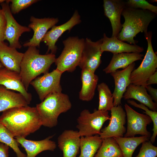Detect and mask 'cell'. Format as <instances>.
<instances>
[{
	"label": "cell",
	"instance_id": "obj_2",
	"mask_svg": "<svg viewBox=\"0 0 157 157\" xmlns=\"http://www.w3.org/2000/svg\"><path fill=\"white\" fill-rule=\"evenodd\" d=\"M56 58L55 54H40L36 47H28L24 53L19 73L22 82L27 91L32 81L41 74L48 72Z\"/></svg>",
	"mask_w": 157,
	"mask_h": 157
},
{
	"label": "cell",
	"instance_id": "obj_27",
	"mask_svg": "<svg viewBox=\"0 0 157 157\" xmlns=\"http://www.w3.org/2000/svg\"><path fill=\"white\" fill-rule=\"evenodd\" d=\"M102 142V139L98 135L81 137V153L78 157H94Z\"/></svg>",
	"mask_w": 157,
	"mask_h": 157
},
{
	"label": "cell",
	"instance_id": "obj_30",
	"mask_svg": "<svg viewBox=\"0 0 157 157\" xmlns=\"http://www.w3.org/2000/svg\"><path fill=\"white\" fill-rule=\"evenodd\" d=\"M0 143L10 147L15 153L17 157H26L19 147V143L8 130L0 123Z\"/></svg>",
	"mask_w": 157,
	"mask_h": 157
},
{
	"label": "cell",
	"instance_id": "obj_40",
	"mask_svg": "<svg viewBox=\"0 0 157 157\" xmlns=\"http://www.w3.org/2000/svg\"><path fill=\"white\" fill-rule=\"evenodd\" d=\"M3 67V65H2V64L0 62V68Z\"/></svg>",
	"mask_w": 157,
	"mask_h": 157
},
{
	"label": "cell",
	"instance_id": "obj_10",
	"mask_svg": "<svg viewBox=\"0 0 157 157\" xmlns=\"http://www.w3.org/2000/svg\"><path fill=\"white\" fill-rule=\"evenodd\" d=\"M1 5L6 21L4 40L9 42L10 47L20 49L22 46L19 41L20 37L24 33L30 32L31 29L28 27L20 25L16 21L13 15L8 3H3Z\"/></svg>",
	"mask_w": 157,
	"mask_h": 157
},
{
	"label": "cell",
	"instance_id": "obj_35",
	"mask_svg": "<svg viewBox=\"0 0 157 157\" xmlns=\"http://www.w3.org/2000/svg\"><path fill=\"white\" fill-rule=\"evenodd\" d=\"M6 21L3 12L0 8V43L4 42Z\"/></svg>",
	"mask_w": 157,
	"mask_h": 157
},
{
	"label": "cell",
	"instance_id": "obj_21",
	"mask_svg": "<svg viewBox=\"0 0 157 157\" xmlns=\"http://www.w3.org/2000/svg\"><path fill=\"white\" fill-rule=\"evenodd\" d=\"M101 45V51H109L113 54L122 53H138L142 52L143 47L136 44H130L119 40L118 38H108L104 33Z\"/></svg>",
	"mask_w": 157,
	"mask_h": 157
},
{
	"label": "cell",
	"instance_id": "obj_32",
	"mask_svg": "<svg viewBox=\"0 0 157 157\" xmlns=\"http://www.w3.org/2000/svg\"><path fill=\"white\" fill-rule=\"evenodd\" d=\"M126 7L147 10L157 14V6L145 0H129L126 2Z\"/></svg>",
	"mask_w": 157,
	"mask_h": 157
},
{
	"label": "cell",
	"instance_id": "obj_19",
	"mask_svg": "<svg viewBox=\"0 0 157 157\" xmlns=\"http://www.w3.org/2000/svg\"><path fill=\"white\" fill-rule=\"evenodd\" d=\"M51 135L40 140H28L23 137L14 138L18 143L25 149L26 157H35L40 152L47 150L54 151L57 146L56 142L50 140Z\"/></svg>",
	"mask_w": 157,
	"mask_h": 157
},
{
	"label": "cell",
	"instance_id": "obj_23",
	"mask_svg": "<svg viewBox=\"0 0 157 157\" xmlns=\"http://www.w3.org/2000/svg\"><path fill=\"white\" fill-rule=\"evenodd\" d=\"M123 98L127 100L130 99H135L150 110L157 111V103L154 102L144 86L131 83L127 87Z\"/></svg>",
	"mask_w": 157,
	"mask_h": 157
},
{
	"label": "cell",
	"instance_id": "obj_26",
	"mask_svg": "<svg viewBox=\"0 0 157 157\" xmlns=\"http://www.w3.org/2000/svg\"><path fill=\"white\" fill-rule=\"evenodd\" d=\"M118 144L122 153L123 157H132L136 148L150 138L146 136L131 137H113Z\"/></svg>",
	"mask_w": 157,
	"mask_h": 157
},
{
	"label": "cell",
	"instance_id": "obj_28",
	"mask_svg": "<svg viewBox=\"0 0 157 157\" xmlns=\"http://www.w3.org/2000/svg\"><path fill=\"white\" fill-rule=\"evenodd\" d=\"M94 157H123L121 150L113 137L102 139L101 144Z\"/></svg>",
	"mask_w": 157,
	"mask_h": 157
},
{
	"label": "cell",
	"instance_id": "obj_36",
	"mask_svg": "<svg viewBox=\"0 0 157 157\" xmlns=\"http://www.w3.org/2000/svg\"><path fill=\"white\" fill-rule=\"evenodd\" d=\"M147 91L149 93V95L153 100L157 103V90L154 88L150 85H147L145 87Z\"/></svg>",
	"mask_w": 157,
	"mask_h": 157
},
{
	"label": "cell",
	"instance_id": "obj_4",
	"mask_svg": "<svg viewBox=\"0 0 157 157\" xmlns=\"http://www.w3.org/2000/svg\"><path fill=\"white\" fill-rule=\"evenodd\" d=\"M72 106L68 96L61 92L49 94L35 107L42 126L51 128L57 125L59 115L68 111Z\"/></svg>",
	"mask_w": 157,
	"mask_h": 157
},
{
	"label": "cell",
	"instance_id": "obj_7",
	"mask_svg": "<svg viewBox=\"0 0 157 157\" xmlns=\"http://www.w3.org/2000/svg\"><path fill=\"white\" fill-rule=\"evenodd\" d=\"M108 111L95 109L92 113L84 109L77 119L76 126L80 137L98 135L104 122L110 119Z\"/></svg>",
	"mask_w": 157,
	"mask_h": 157
},
{
	"label": "cell",
	"instance_id": "obj_14",
	"mask_svg": "<svg viewBox=\"0 0 157 157\" xmlns=\"http://www.w3.org/2000/svg\"><path fill=\"white\" fill-rule=\"evenodd\" d=\"M31 23L28 27L31 29L34 33L32 38L27 42L24 43V47H39L48 30L55 26L58 22L57 18H38L31 16L30 19Z\"/></svg>",
	"mask_w": 157,
	"mask_h": 157
},
{
	"label": "cell",
	"instance_id": "obj_18",
	"mask_svg": "<svg viewBox=\"0 0 157 157\" xmlns=\"http://www.w3.org/2000/svg\"><path fill=\"white\" fill-rule=\"evenodd\" d=\"M80 140L78 131L64 130L57 140L58 147L63 152V157H76L80 148Z\"/></svg>",
	"mask_w": 157,
	"mask_h": 157
},
{
	"label": "cell",
	"instance_id": "obj_39",
	"mask_svg": "<svg viewBox=\"0 0 157 157\" xmlns=\"http://www.w3.org/2000/svg\"><path fill=\"white\" fill-rule=\"evenodd\" d=\"M6 1L5 0H0V3L1 4V3H3V2L4 1Z\"/></svg>",
	"mask_w": 157,
	"mask_h": 157
},
{
	"label": "cell",
	"instance_id": "obj_9",
	"mask_svg": "<svg viewBox=\"0 0 157 157\" xmlns=\"http://www.w3.org/2000/svg\"><path fill=\"white\" fill-rule=\"evenodd\" d=\"M124 107L127 124L124 137H133L140 135L150 138L151 134L147 129V125L152 122L149 116L138 112L126 104L124 105Z\"/></svg>",
	"mask_w": 157,
	"mask_h": 157
},
{
	"label": "cell",
	"instance_id": "obj_25",
	"mask_svg": "<svg viewBox=\"0 0 157 157\" xmlns=\"http://www.w3.org/2000/svg\"><path fill=\"white\" fill-rule=\"evenodd\" d=\"M143 56V54L138 53L113 54L110 63L103 71L106 74H110L118 69H124L135 61L142 60Z\"/></svg>",
	"mask_w": 157,
	"mask_h": 157
},
{
	"label": "cell",
	"instance_id": "obj_29",
	"mask_svg": "<svg viewBox=\"0 0 157 157\" xmlns=\"http://www.w3.org/2000/svg\"><path fill=\"white\" fill-rule=\"evenodd\" d=\"M99 96L98 110H110L114 107V99L110 89L105 83L102 82L97 85Z\"/></svg>",
	"mask_w": 157,
	"mask_h": 157
},
{
	"label": "cell",
	"instance_id": "obj_31",
	"mask_svg": "<svg viewBox=\"0 0 157 157\" xmlns=\"http://www.w3.org/2000/svg\"><path fill=\"white\" fill-rule=\"evenodd\" d=\"M128 103L135 107L141 109L145 111L143 112L149 116L153 124V128L152 130L153 133L151 137L150 141L152 143L155 142L157 135V112L154 111L149 109L144 105L137 104L134 100L130 99L127 100Z\"/></svg>",
	"mask_w": 157,
	"mask_h": 157
},
{
	"label": "cell",
	"instance_id": "obj_5",
	"mask_svg": "<svg viewBox=\"0 0 157 157\" xmlns=\"http://www.w3.org/2000/svg\"><path fill=\"white\" fill-rule=\"evenodd\" d=\"M63 49L56 58V68L63 73L72 72L79 66L84 49L85 40L77 37H69L63 42Z\"/></svg>",
	"mask_w": 157,
	"mask_h": 157
},
{
	"label": "cell",
	"instance_id": "obj_20",
	"mask_svg": "<svg viewBox=\"0 0 157 157\" xmlns=\"http://www.w3.org/2000/svg\"><path fill=\"white\" fill-rule=\"evenodd\" d=\"M23 55L4 42L0 43V62L3 67L19 73Z\"/></svg>",
	"mask_w": 157,
	"mask_h": 157
},
{
	"label": "cell",
	"instance_id": "obj_16",
	"mask_svg": "<svg viewBox=\"0 0 157 157\" xmlns=\"http://www.w3.org/2000/svg\"><path fill=\"white\" fill-rule=\"evenodd\" d=\"M135 63H133L122 70H116L110 73L113 77L115 88L112 93L114 99V106L121 104V100L126 88L130 84V76L134 69Z\"/></svg>",
	"mask_w": 157,
	"mask_h": 157
},
{
	"label": "cell",
	"instance_id": "obj_6",
	"mask_svg": "<svg viewBox=\"0 0 157 157\" xmlns=\"http://www.w3.org/2000/svg\"><path fill=\"white\" fill-rule=\"evenodd\" d=\"M144 35L147 43V51L140 65L131 72L130 81L131 84L145 87L149 77L157 71V56L152 46V32H147Z\"/></svg>",
	"mask_w": 157,
	"mask_h": 157
},
{
	"label": "cell",
	"instance_id": "obj_22",
	"mask_svg": "<svg viewBox=\"0 0 157 157\" xmlns=\"http://www.w3.org/2000/svg\"><path fill=\"white\" fill-rule=\"evenodd\" d=\"M81 78L82 85L79 92V98L83 101H90L94 96L98 77L95 73L83 69L81 71Z\"/></svg>",
	"mask_w": 157,
	"mask_h": 157
},
{
	"label": "cell",
	"instance_id": "obj_33",
	"mask_svg": "<svg viewBox=\"0 0 157 157\" xmlns=\"http://www.w3.org/2000/svg\"><path fill=\"white\" fill-rule=\"evenodd\" d=\"M38 1L37 0H10L6 1L8 3H11L10 6V10L12 14H15Z\"/></svg>",
	"mask_w": 157,
	"mask_h": 157
},
{
	"label": "cell",
	"instance_id": "obj_13",
	"mask_svg": "<svg viewBox=\"0 0 157 157\" xmlns=\"http://www.w3.org/2000/svg\"><path fill=\"white\" fill-rule=\"evenodd\" d=\"M81 22L80 16L76 10L71 18L66 23L59 26L55 25L52 27L46 33L42 41L44 42L48 47L47 54L50 51L51 53L55 54L58 49L56 44L58 38L64 32L68 30L70 31L75 26Z\"/></svg>",
	"mask_w": 157,
	"mask_h": 157
},
{
	"label": "cell",
	"instance_id": "obj_11",
	"mask_svg": "<svg viewBox=\"0 0 157 157\" xmlns=\"http://www.w3.org/2000/svg\"><path fill=\"white\" fill-rule=\"evenodd\" d=\"M111 116L108 126L101 129L98 134L102 139L110 137H123L126 129V114L121 105L114 106L110 110Z\"/></svg>",
	"mask_w": 157,
	"mask_h": 157
},
{
	"label": "cell",
	"instance_id": "obj_24",
	"mask_svg": "<svg viewBox=\"0 0 157 157\" xmlns=\"http://www.w3.org/2000/svg\"><path fill=\"white\" fill-rule=\"evenodd\" d=\"M28 104L22 94L0 85V112L13 108L28 106Z\"/></svg>",
	"mask_w": 157,
	"mask_h": 157
},
{
	"label": "cell",
	"instance_id": "obj_12",
	"mask_svg": "<svg viewBox=\"0 0 157 157\" xmlns=\"http://www.w3.org/2000/svg\"><path fill=\"white\" fill-rule=\"evenodd\" d=\"M102 38L92 41L87 38L79 66L82 69H86L95 73L101 62V57L103 52L101 49Z\"/></svg>",
	"mask_w": 157,
	"mask_h": 157
},
{
	"label": "cell",
	"instance_id": "obj_34",
	"mask_svg": "<svg viewBox=\"0 0 157 157\" xmlns=\"http://www.w3.org/2000/svg\"><path fill=\"white\" fill-rule=\"evenodd\" d=\"M138 155L135 157H156L157 147L154 145L150 141L142 143Z\"/></svg>",
	"mask_w": 157,
	"mask_h": 157
},
{
	"label": "cell",
	"instance_id": "obj_17",
	"mask_svg": "<svg viewBox=\"0 0 157 157\" xmlns=\"http://www.w3.org/2000/svg\"><path fill=\"white\" fill-rule=\"evenodd\" d=\"M0 85L22 94L29 104L32 99L31 94L28 92L22 82L19 73L4 67L0 68Z\"/></svg>",
	"mask_w": 157,
	"mask_h": 157
},
{
	"label": "cell",
	"instance_id": "obj_37",
	"mask_svg": "<svg viewBox=\"0 0 157 157\" xmlns=\"http://www.w3.org/2000/svg\"><path fill=\"white\" fill-rule=\"evenodd\" d=\"M9 148L7 145L0 143V157H8Z\"/></svg>",
	"mask_w": 157,
	"mask_h": 157
},
{
	"label": "cell",
	"instance_id": "obj_8",
	"mask_svg": "<svg viewBox=\"0 0 157 157\" xmlns=\"http://www.w3.org/2000/svg\"><path fill=\"white\" fill-rule=\"evenodd\" d=\"M63 73L56 69L41 76L37 77L30 83L42 101L50 94L62 92L60 84Z\"/></svg>",
	"mask_w": 157,
	"mask_h": 157
},
{
	"label": "cell",
	"instance_id": "obj_38",
	"mask_svg": "<svg viewBox=\"0 0 157 157\" xmlns=\"http://www.w3.org/2000/svg\"><path fill=\"white\" fill-rule=\"evenodd\" d=\"M157 83V71H156L151 76L146 83V86L150 85L153 84Z\"/></svg>",
	"mask_w": 157,
	"mask_h": 157
},
{
	"label": "cell",
	"instance_id": "obj_15",
	"mask_svg": "<svg viewBox=\"0 0 157 157\" xmlns=\"http://www.w3.org/2000/svg\"><path fill=\"white\" fill-rule=\"evenodd\" d=\"M126 6V2L122 0H104V15L109 19L111 24L112 29L111 37L118 38L122 28L121 15Z\"/></svg>",
	"mask_w": 157,
	"mask_h": 157
},
{
	"label": "cell",
	"instance_id": "obj_3",
	"mask_svg": "<svg viewBox=\"0 0 157 157\" xmlns=\"http://www.w3.org/2000/svg\"><path fill=\"white\" fill-rule=\"evenodd\" d=\"M125 21L118 39L123 42L136 44L138 41L134 38L140 32H147L148 26L157 14L147 10L126 6L122 13Z\"/></svg>",
	"mask_w": 157,
	"mask_h": 157
},
{
	"label": "cell",
	"instance_id": "obj_1",
	"mask_svg": "<svg viewBox=\"0 0 157 157\" xmlns=\"http://www.w3.org/2000/svg\"><path fill=\"white\" fill-rule=\"evenodd\" d=\"M0 123L14 138H25L42 126L36 107L28 106L13 108L3 112L0 116Z\"/></svg>",
	"mask_w": 157,
	"mask_h": 157
}]
</instances>
